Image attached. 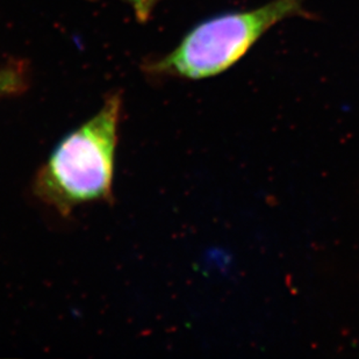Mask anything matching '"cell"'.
<instances>
[{
  "instance_id": "obj_3",
  "label": "cell",
  "mask_w": 359,
  "mask_h": 359,
  "mask_svg": "<svg viewBox=\"0 0 359 359\" xmlns=\"http://www.w3.org/2000/svg\"><path fill=\"white\" fill-rule=\"evenodd\" d=\"M27 79L19 65H6L0 68V97L14 95L26 90Z\"/></svg>"
},
{
  "instance_id": "obj_4",
  "label": "cell",
  "mask_w": 359,
  "mask_h": 359,
  "mask_svg": "<svg viewBox=\"0 0 359 359\" xmlns=\"http://www.w3.org/2000/svg\"><path fill=\"white\" fill-rule=\"evenodd\" d=\"M132 6L137 20L146 22L153 13L154 8L158 3V0H123Z\"/></svg>"
},
{
  "instance_id": "obj_1",
  "label": "cell",
  "mask_w": 359,
  "mask_h": 359,
  "mask_svg": "<svg viewBox=\"0 0 359 359\" xmlns=\"http://www.w3.org/2000/svg\"><path fill=\"white\" fill-rule=\"evenodd\" d=\"M122 98L113 93L91 119L63 137L39 169L33 194L61 217L77 207L112 201Z\"/></svg>"
},
{
  "instance_id": "obj_2",
  "label": "cell",
  "mask_w": 359,
  "mask_h": 359,
  "mask_svg": "<svg viewBox=\"0 0 359 359\" xmlns=\"http://www.w3.org/2000/svg\"><path fill=\"white\" fill-rule=\"evenodd\" d=\"M305 14L302 0H272L255 10L220 14L198 25L171 53L146 70L180 79H210L236 65L270 28Z\"/></svg>"
}]
</instances>
